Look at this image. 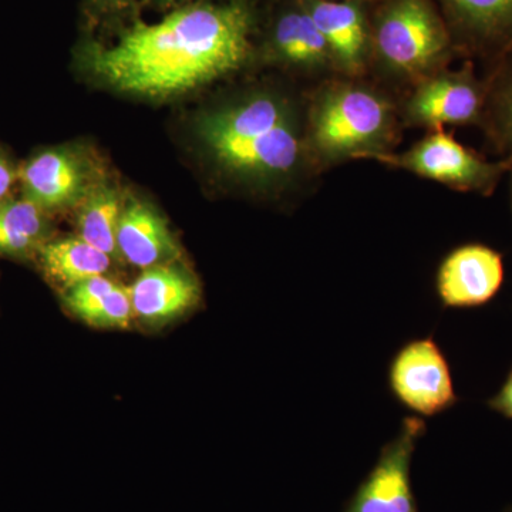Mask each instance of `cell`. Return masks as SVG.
<instances>
[{"mask_svg": "<svg viewBox=\"0 0 512 512\" xmlns=\"http://www.w3.org/2000/svg\"><path fill=\"white\" fill-rule=\"evenodd\" d=\"M251 10L244 2H194L156 23L134 20L114 42L87 40L82 66L133 96H180L237 72L251 55Z\"/></svg>", "mask_w": 512, "mask_h": 512, "instance_id": "obj_1", "label": "cell"}, {"mask_svg": "<svg viewBox=\"0 0 512 512\" xmlns=\"http://www.w3.org/2000/svg\"><path fill=\"white\" fill-rule=\"evenodd\" d=\"M197 136L215 165L238 183L274 188L316 168L306 121L288 97L255 92L207 113Z\"/></svg>", "mask_w": 512, "mask_h": 512, "instance_id": "obj_2", "label": "cell"}, {"mask_svg": "<svg viewBox=\"0 0 512 512\" xmlns=\"http://www.w3.org/2000/svg\"><path fill=\"white\" fill-rule=\"evenodd\" d=\"M306 143L316 168L392 153L399 123L379 90L352 80L323 84L306 111Z\"/></svg>", "mask_w": 512, "mask_h": 512, "instance_id": "obj_3", "label": "cell"}, {"mask_svg": "<svg viewBox=\"0 0 512 512\" xmlns=\"http://www.w3.org/2000/svg\"><path fill=\"white\" fill-rule=\"evenodd\" d=\"M370 39L383 69L414 84L443 70L454 45L430 0H389L377 15Z\"/></svg>", "mask_w": 512, "mask_h": 512, "instance_id": "obj_4", "label": "cell"}, {"mask_svg": "<svg viewBox=\"0 0 512 512\" xmlns=\"http://www.w3.org/2000/svg\"><path fill=\"white\" fill-rule=\"evenodd\" d=\"M380 163L400 168L436 181L453 190L491 195L507 173L512 171V158L488 161L458 143L443 128L431 130L423 140L404 153H387L376 157Z\"/></svg>", "mask_w": 512, "mask_h": 512, "instance_id": "obj_5", "label": "cell"}, {"mask_svg": "<svg viewBox=\"0 0 512 512\" xmlns=\"http://www.w3.org/2000/svg\"><path fill=\"white\" fill-rule=\"evenodd\" d=\"M387 383L394 399L420 417L439 416L460 402L447 357L433 336L409 340L394 353Z\"/></svg>", "mask_w": 512, "mask_h": 512, "instance_id": "obj_6", "label": "cell"}, {"mask_svg": "<svg viewBox=\"0 0 512 512\" xmlns=\"http://www.w3.org/2000/svg\"><path fill=\"white\" fill-rule=\"evenodd\" d=\"M427 426L406 417L399 434L380 451L375 467L357 487L343 512H419L412 485V460Z\"/></svg>", "mask_w": 512, "mask_h": 512, "instance_id": "obj_7", "label": "cell"}, {"mask_svg": "<svg viewBox=\"0 0 512 512\" xmlns=\"http://www.w3.org/2000/svg\"><path fill=\"white\" fill-rule=\"evenodd\" d=\"M487 83L481 82L473 66L457 72L440 70L421 80L404 104V119L413 126L437 130L447 124L468 126L483 119Z\"/></svg>", "mask_w": 512, "mask_h": 512, "instance_id": "obj_8", "label": "cell"}, {"mask_svg": "<svg viewBox=\"0 0 512 512\" xmlns=\"http://www.w3.org/2000/svg\"><path fill=\"white\" fill-rule=\"evenodd\" d=\"M89 158L73 147L39 151L19 170L22 197L46 214L77 207L96 185Z\"/></svg>", "mask_w": 512, "mask_h": 512, "instance_id": "obj_9", "label": "cell"}, {"mask_svg": "<svg viewBox=\"0 0 512 512\" xmlns=\"http://www.w3.org/2000/svg\"><path fill=\"white\" fill-rule=\"evenodd\" d=\"M504 259L488 245L471 242L448 252L436 272V293L446 309H474L503 288Z\"/></svg>", "mask_w": 512, "mask_h": 512, "instance_id": "obj_10", "label": "cell"}, {"mask_svg": "<svg viewBox=\"0 0 512 512\" xmlns=\"http://www.w3.org/2000/svg\"><path fill=\"white\" fill-rule=\"evenodd\" d=\"M453 42L471 55L512 56V0H440Z\"/></svg>", "mask_w": 512, "mask_h": 512, "instance_id": "obj_11", "label": "cell"}, {"mask_svg": "<svg viewBox=\"0 0 512 512\" xmlns=\"http://www.w3.org/2000/svg\"><path fill=\"white\" fill-rule=\"evenodd\" d=\"M322 33L332 55L335 70L349 79L365 73L372 39L362 9L355 2L301 0Z\"/></svg>", "mask_w": 512, "mask_h": 512, "instance_id": "obj_12", "label": "cell"}, {"mask_svg": "<svg viewBox=\"0 0 512 512\" xmlns=\"http://www.w3.org/2000/svg\"><path fill=\"white\" fill-rule=\"evenodd\" d=\"M128 293L134 318L150 326L180 318L201 299L200 282L178 262L144 269Z\"/></svg>", "mask_w": 512, "mask_h": 512, "instance_id": "obj_13", "label": "cell"}, {"mask_svg": "<svg viewBox=\"0 0 512 512\" xmlns=\"http://www.w3.org/2000/svg\"><path fill=\"white\" fill-rule=\"evenodd\" d=\"M117 251L140 269L177 264L181 249L163 215L147 202L128 200L117 231Z\"/></svg>", "mask_w": 512, "mask_h": 512, "instance_id": "obj_14", "label": "cell"}, {"mask_svg": "<svg viewBox=\"0 0 512 512\" xmlns=\"http://www.w3.org/2000/svg\"><path fill=\"white\" fill-rule=\"evenodd\" d=\"M268 47L272 59L299 72L335 70L329 47L301 0L279 13L269 32Z\"/></svg>", "mask_w": 512, "mask_h": 512, "instance_id": "obj_15", "label": "cell"}, {"mask_svg": "<svg viewBox=\"0 0 512 512\" xmlns=\"http://www.w3.org/2000/svg\"><path fill=\"white\" fill-rule=\"evenodd\" d=\"M62 299L67 311L94 328L127 329L136 319L128 288L106 275L73 286Z\"/></svg>", "mask_w": 512, "mask_h": 512, "instance_id": "obj_16", "label": "cell"}, {"mask_svg": "<svg viewBox=\"0 0 512 512\" xmlns=\"http://www.w3.org/2000/svg\"><path fill=\"white\" fill-rule=\"evenodd\" d=\"M36 265L60 293L109 272L111 256L80 237L50 239L36 256Z\"/></svg>", "mask_w": 512, "mask_h": 512, "instance_id": "obj_17", "label": "cell"}, {"mask_svg": "<svg viewBox=\"0 0 512 512\" xmlns=\"http://www.w3.org/2000/svg\"><path fill=\"white\" fill-rule=\"evenodd\" d=\"M49 217L23 197L0 201V258L35 262L40 249L52 239Z\"/></svg>", "mask_w": 512, "mask_h": 512, "instance_id": "obj_18", "label": "cell"}, {"mask_svg": "<svg viewBox=\"0 0 512 512\" xmlns=\"http://www.w3.org/2000/svg\"><path fill=\"white\" fill-rule=\"evenodd\" d=\"M126 202L114 185H96L79 204V237L111 258H119L117 231Z\"/></svg>", "mask_w": 512, "mask_h": 512, "instance_id": "obj_19", "label": "cell"}, {"mask_svg": "<svg viewBox=\"0 0 512 512\" xmlns=\"http://www.w3.org/2000/svg\"><path fill=\"white\" fill-rule=\"evenodd\" d=\"M481 126L504 158H512V56L498 62L490 82Z\"/></svg>", "mask_w": 512, "mask_h": 512, "instance_id": "obj_20", "label": "cell"}, {"mask_svg": "<svg viewBox=\"0 0 512 512\" xmlns=\"http://www.w3.org/2000/svg\"><path fill=\"white\" fill-rule=\"evenodd\" d=\"M19 181V170L5 151L0 150V201L12 197L13 187Z\"/></svg>", "mask_w": 512, "mask_h": 512, "instance_id": "obj_21", "label": "cell"}, {"mask_svg": "<svg viewBox=\"0 0 512 512\" xmlns=\"http://www.w3.org/2000/svg\"><path fill=\"white\" fill-rule=\"evenodd\" d=\"M487 404L493 412L503 414L504 417L512 420V367L500 392L491 397Z\"/></svg>", "mask_w": 512, "mask_h": 512, "instance_id": "obj_22", "label": "cell"}, {"mask_svg": "<svg viewBox=\"0 0 512 512\" xmlns=\"http://www.w3.org/2000/svg\"><path fill=\"white\" fill-rule=\"evenodd\" d=\"M87 8L97 15H117L126 12L136 0H86Z\"/></svg>", "mask_w": 512, "mask_h": 512, "instance_id": "obj_23", "label": "cell"}, {"mask_svg": "<svg viewBox=\"0 0 512 512\" xmlns=\"http://www.w3.org/2000/svg\"><path fill=\"white\" fill-rule=\"evenodd\" d=\"M156 5L164 6V8H181V6L190 5L194 0H153Z\"/></svg>", "mask_w": 512, "mask_h": 512, "instance_id": "obj_24", "label": "cell"}, {"mask_svg": "<svg viewBox=\"0 0 512 512\" xmlns=\"http://www.w3.org/2000/svg\"><path fill=\"white\" fill-rule=\"evenodd\" d=\"M510 201H511V212H512V171H511V183H510Z\"/></svg>", "mask_w": 512, "mask_h": 512, "instance_id": "obj_25", "label": "cell"}, {"mask_svg": "<svg viewBox=\"0 0 512 512\" xmlns=\"http://www.w3.org/2000/svg\"><path fill=\"white\" fill-rule=\"evenodd\" d=\"M508 512H512V508H511V510H510V511H508Z\"/></svg>", "mask_w": 512, "mask_h": 512, "instance_id": "obj_26", "label": "cell"}]
</instances>
